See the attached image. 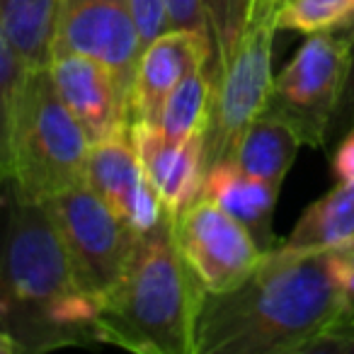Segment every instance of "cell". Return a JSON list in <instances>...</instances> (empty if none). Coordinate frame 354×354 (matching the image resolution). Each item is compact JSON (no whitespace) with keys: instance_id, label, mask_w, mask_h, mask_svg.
I'll return each instance as SVG.
<instances>
[{"instance_id":"cell-1","label":"cell","mask_w":354,"mask_h":354,"mask_svg":"<svg viewBox=\"0 0 354 354\" xmlns=\"http://www.w3.org/2000/svg\"><path fill=\"white\" fill-rule=\"evenodd\" d=\"M339 310L333 248H272L236 289L204 296L194 354L313 352Z\"/></svg>"},{"instance_id":"cell-2","label":"cell","mask_w":354,"mask_h":354,"mask_svg":"<svg viewBox=\"0 0 354 354\" xmlns=\"http://www.w3.org/2000/svg\"><path fill=\"white\" fill-rule=\"evenodd\" d=\"M100 308L80 289L44 204L0 180V330L22 349L97 342Z\"/></svg>"},{"instance_id":"cell-3","label":"cell","mask_w":354,"mask_h":354,"mask_svg":"<svg viewBox=\"0 0 354 354\" xmlns=\"http://www.w3.org/2000/svg\"><path fill=\"white\" fill-rule=\"evenodd\" d=\"M204 296L165 214L151 231L138 233L122 277L102 299L97 342L133 352L194 354Z\"/></svg>"},{"instance_id":"cell-4","label":"cell","mask_w":354,"mask_h":354,"mask_svg":"<svg viewBox=\"0 0 354 354\" xmlns=\"http://www.w3.org/2000/svg\"><path fill=\"white\" fill-rule=\"evenodd\" d=\"M90 138L64 104L49 68L25 73L12 127L15 192L27 202H46L54 194L85 183Z\"/></svg>"},{"instance_id":"cell-5","label":"cell","mask_w":354,"mask_h":354,"mask_svg":"<svg viewBox=\"0 0 354 354\" xmlns=\"http://www.w3.org/2000/svg\"><path fill=\"white\" fill-rule=\"evenodd\" d=\"M41 204L59 231L80 289L102 304L122 277L138 233L88 183L73 185Z\"/></svg>"},{"instance_id":"cell-6","label":"cell","mask_w":354,"mask_h":354,"mask_svg":"<svg viewBox=\"0 0 354 354\" xmlns=\"http://www.w3.org/2000/svg\"><path fill=\"white\" fill-rule=\"evenodd\" d=\"M349 44L335 30L308 35L272 85L265 112L284 119L313 148L330 141L349 71Z\"/></svg>"},{"instance_id":"cell-7","label":"cell","mask_w":354,"mask_h":354,"mask_svg":"<svg viewBox=\"0 0 354 354\" xmlns=\"http://www.w3.org/2000/svg\"><path fill=\"white\" fill-rule=\"evenodd\" d=\"M277 17L250 20L231 56L221 66L212 93V112L204 131L207 170L228 160L238 138L270 104L272 49H274Z\"/></svg>"},{"instance_id":"cell-8","label":"cell","mask_w":354,"mask_h":354,"mask_svg":"<svg viewBox=\"0 0 354 354\" xmlns=\"http://www.w3.org/2000/svg\"><path fill=\"white\" fill-rule=\"evenodd\" d=\"M172 228L185 262L207 294L236 289L265 255L252 233L207 197L172 218Z\"/></svg>"},{"instance_id":"cell-9","label":"cell","mask_w":354,"mask_h":354,"mask_svg":"<svg viewBox=\"0 0 354 354\" xmlns=\"http://www.w3.org/2000/svg\"><path fill=\"white\" fill-rule=\"evenodd\" d=\"M141 49L133 0H61L56 54L97 59L131 93Z\"/></svg>"},{"instance_id":"cell-10","label":"cell","mask_w":354,"mask_h":354,"mask_svg":"<svg viewBox=\"0 0 354 354\" xmlns=\"http://www.w3.org/2000/svg\"><path fill=\"white\" fill-rule=\"evenodd\" d=\"M85 183L136 233L151 231L167 214L143 172L129 129L90 143Z\"/></svg>"},{"instance_id":"cell-11","label":"cell","mask_w":354,"mask_h":354,"mask_svg":"<svg viewBox=\"0 0 354 354\" xmlns=\"http://www.w3.org/2000/svg\"><path fill=\"white\" fill-rule=\"evenodd\" d=\"M49 73L90 143L129 129V93L117 75L83 54H56Z\"/></svg>"},{"instance_id":"cell-12","label":"cell","mask_w":354,"mask_h":354,"mask_svg":"<svg viewBox=\"0 0 354 354\" xmlns=\"http://www.w3.org/2000/svg\"><path fill=\"white\" fill-rule=\"evenodd\" d=\"M209 66L212 68V44L197 32L170 27L160 37L146 44L133 71L129 93V119L160 127L165 100L189 71ZM214 75V71H212ZM129 122V124H131Z\"/></svg>"},{"instance_id":"cell-13","label":"cell","mask_w":354,"mask_h":354,"mask_svg":"<svg viewBox=\"0 0 354 354\" xmlns=\"http://www.w3.org/2000/svg\"><path fill=\"white\" fill-rule=\"evenodd\" d=\"M129 133L148 183L156 187L172 218L202 199L207 180L204 136L172 141L160 131V127L146 122H131Z\"/></svg>"},{"instance_id":"cell-14","label":"cell","mask_w":354,"mask_h":354,"mask_svg":"<svg viewBox=\"0 0 354 354\" xmlns=\"http://www.w3.org/2000/svg\"><path fill=\"white\" fill-rule=\"evenodd\" d=\"M202 197L216 202L223 212L241 221L265 252L274 248L272 216L279 199V187L248 175L233 160H221L207 170Z\"/></svg>"},{"instance_id":"cell-15","label":"cell","mask_w":354,"mask_h":354,"mask_svg":"<svg viewBox=\"0 0 354 354\" xmlns=\"http://www.w3.org/2000/svg\"><path fill=\"white\" fill-rule=\"evenodd\" d=\"M301 146H304L301 136L284 119L262 112L243 131L228 160H233L248 175L260 177L281 189V183L294 165Z\"/></svg>"},{"instance_id":"cell-16","label":"cell","mask_w":354,"mask_h":354,"mask_svg":"<svg viewBox=\"0 0 354 354\" xmlns=\"http://www.w3.org/2000/svg\"><path fill=\"white\" fill-rule=\"evenodd\" d=\"M61 0H0V30L27 71L49 68L56 56Z\"/></svg>"},{"instance_id":"cell-17","label":"cell","mask_w":354,"mask_h":354,"mask_svg":"<svg viewBox=\"0 0 354 354\" xmlns=\"http://www.w3.org/2000/svg\"><path fill=\"white\" fill-rule=\"evenodd\" d=\"M354 241V183H337L313 202L281 245L289 250H330Z\"/></svg>"},{"instance_id":"cell-18","label":"cell","mask_w":354,"mask_h":354,"mask_svg":"<svg viewBox=\"0 0 354 354\" xmlns=\"http://www.w3.org/2000/svg\"><path fill=\"white\" fill-rule=\"evenodd\" d=\"M214 75L209 66L189 71L165 100L160 114V131L172 141L204 136L212 112Z\"/></svg>"},{"instance_id":"cell-19","label":"cell","mask_w":354,"mask_h":354,"mask_svg":"<svg viewBox=\"0 0 354 354\" xmlns=\"http://www.w3.org/2000/svg\"><path fill=\"white\" fill-rule=\"evenodd\" d=\"M25 73V64L0 30V180H10L12 175V127Z\"/></svg>"},{"instance_id":"cell-20","label":"cell","mask_w":354,"mask_h":354,"mask_svg":"<svg viewBox=\"0 0 354 354\" xmlns=\"http://www.w3.org/2000/svg\"><path fill=\"white\" fill-rule=\"evenodd\" d=\"M354 0H284L277 10V30L315 35L335 30L352 10Z\"/></svg>"},{"instance_id":"cell-21","label":"cell","mask_w":354,"mask_h":354,"mask_svg":"<svg viewBox=\"0 0 354 354\" xmlns=\"http://www.w3.org/2000/svg\"><path fill=\"white\" fill-rule=\"evenodd\" d=\"M204 8L212 27V71L216 80L221 66L245 30L250 0H204Z\"/></svg>"},{"instance_id":"cell-22","label":"cell","mask_w":354,"mask_h":354,"mask_svg":"<svg viewBox=\"0 0 354 354\" xmlns=\"http://www.w3.org/2000/svg\"><path fill=\"white\" fill-rule=\"evenodd\" d=\"M165 10L170 17V27L197 32L212 44V27H209L204 0H165Z\"/></svg>"},{"instance_id":"cell-23","label":"cell","mask_w":354,"mask_h":354,"mask_svg":"<svg viewBox=\"0 0 354 354\" xmlns=\"http://www.w3.org/2000/svg\"><path fill=\"white\" fill-rule=\"evenodd\" d=\"M133 17H136V27L143 46L151 44L156 37L170 30L165 0H133Z\"/></svg>"},{"instance_id":"cell-24","label":"cell","mask_w":354,"mask_h":354,"mask_svg":"<svg viewBox=\"0 0 354 354\" xmlns=\"http://www.w3.org/2000/svg\"><path fill=\"white\" fill-rule=\"evenodd\" d=\"M313 352H354V304H344Z\"/></svg>"},{"instance_id":"cell-25","label":"cell","mask_w":354,"mask_h":354,"mask_svg":"<svg viewBox=\"0 0 354 354\" xmlns=\"http://www.w3.org/2000/svg\"><path fill=\"white\" fill-rule=\"evenodd\" d=\"M349 129H354V39L349 44V71H347V80H344L342 100H339V107L333 119L330 138H342Z\"/></svg>"},{"instance_id":"cell-26","label":"cell","mask_w":354,"mask_h":354,"mask_svg":"<svg viewBox=\"0 0 354 354\" xmlns=\"http://www.w3.org/2000/svg\"><path fill=\"white\" fill-rule=\"evenodd\" d=\"M333 175L337 183H354V129H349L333 156Z\"/></svg>"},{"instance_id":"cell-27","label":"cell","mask_w":354,"mask_h":354,"mask_svg":"<svg viewBox=\"0 0 354 354\" xmlns=\"http://www.w3.org/2000/svg\"><path fill=\"white\" fill-rule=\"evenodd\" d=\"M260 17H277V0H250L248 22L260 20ZM248 22H245V25H248Z\"/></svg>"},{"instance_id":"cell-28","label":"cell","mask_w":354,"mask_h":354,"mask_svg":"<svg viewBox=\"0 0 354 354\" xmlns=\"http://www.w3.org/2000/svg\"><path fill=\"white\" fill-rule=\"evenodd\" d=\"M281 3H284V0H277V10H279V6H281Z\"/></svg>"}]
</instances>
